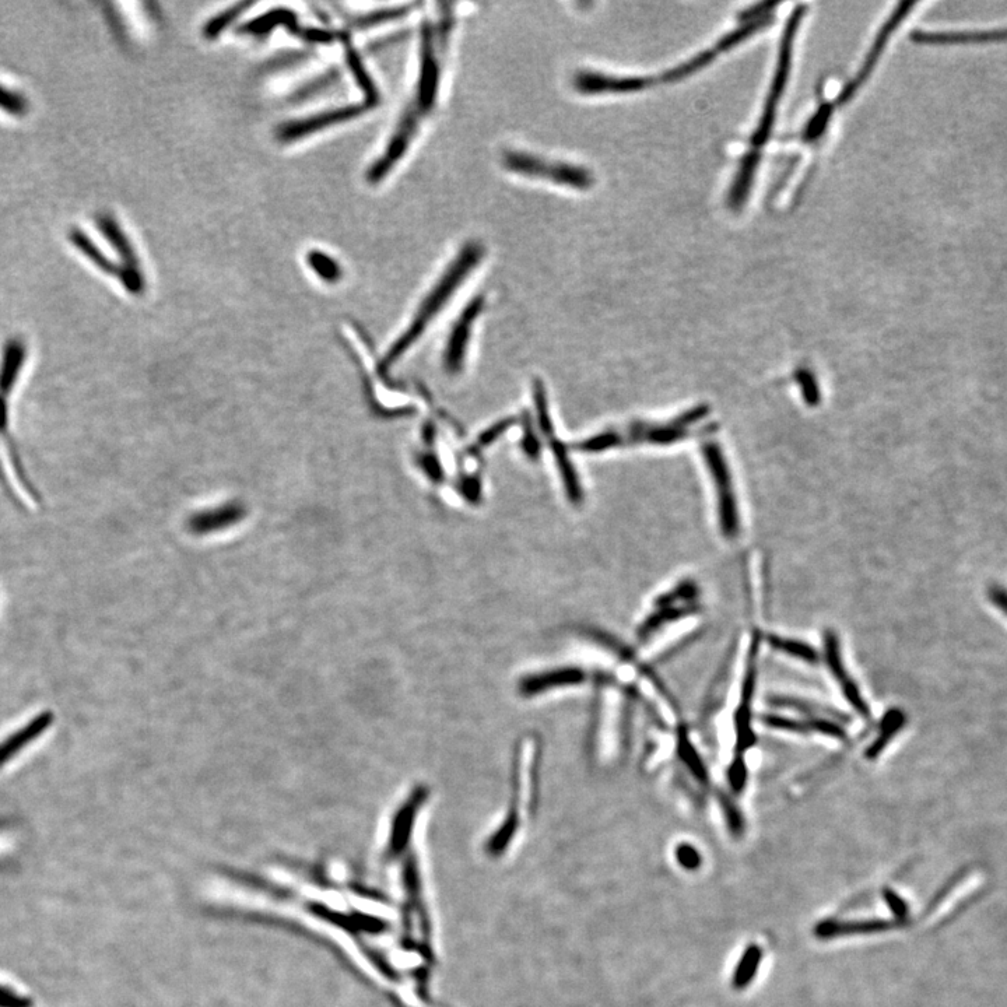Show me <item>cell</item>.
<instances>
[{
    "label": "cell",
    "mask_w": 1007,
    "mask_h": 1007,
    "mask_svg": "<svg viewBox=\"0 0 1007 1007\" xmlns=\"http://www.w3.org/2000/svg\"><path fill=\"white\" fill-rule=\"evenodd\" d=\"M452 27L454 14L451 10L441 13L438 19L424 21L420 35V65L416 86L387 149L368 171L367 178L371 184L381 181L394 170L412 145L423 122L433 112L440 91L442 62Z\"/></svg>",
    "instance_id": "1"
},
{
    "label": "cell",
    "mask_w": 1007,
    "mask_h": 1007,
    "mask_svg": "<svg viewBox=\"0 0 1007 1007\" xmlns=\"http://www.w3.org/2000/svg\"><path fill=\"white\" fill-rule=\"evenodd\" d=\"M803 16H805V9L801 7V9L795 10V13L789 17L784 35H782L777 68H775L774 79L771 82L770 90H768L766 103H764L763 114H761L756 131L753 132L749 149L743 154V159L740 160L738 171H736L731 188H729L728 205L732 210L742 209L749 199L750 192H752L761 156H763L768 139L773 133L778 108H780L782 97L787 89L795 41L799 28H801Z\"/></svg>",
    "instance_id": "2"
},
{
    "label": "cell",
    "mask_w": 1007,
    "mask_h": 1007,
    "mask_svg": "<svg viewBox=\"0 0 1007 1007\" xmlns=\"http://www.w3.org/2000/svg\"><path fill=\"white\" fill-rule=\"evenodd\" d=\"M482 256L483 248L479 244H476V242H470V244L465 245V248L459 252V255L451 263L447 272L442 275L440 282L435 284L434 289L428 293L426 300L420 305L419 310L416 312V317H414L407 331L403 333L401 338L396 340L395 345L391 347L385 359L382 360V371H388V368L394 366L396 361L401 359L402 354H405L410 349V346L417 342V339L423 335V332L426 331L428 324L433 321L435 315L442 310V307L447 304V301L455 293V290L461 286L466 276L476 268Z\"/></svg>",
    "instance_id": "3"
},
{
    "label": "cell",
    "mask_w": 1007,
    "mask_h": 1007,
    "mask_svg": "<svg viewBox=\"0 0 1007 1007\" xmlns=\"http://www.w3.org/2000/svg\"><path fill=\"white\" fill-rule=\"evenodd\" d=\"M777 5L774 3H766V5H757L752 7V9L747 10L743 14V23L736 27L731 33L724 35V37L719 38L717 44L712 45L711 48L705 49L694 58L689 59V61L682 63V65L676 66V68L668 70V72L663 73L659 79L666 83H675L679 80L686 79L694 73L700 72L705 66L710 65L718 58L719 55L725 54V52L731 51V49L738 47L747 38L752 37L757 31L763 30L770 24L771 19H773L774 9Z\"/></svg>",
    "instance_id": "4"
},
{
    "label": "cell",
    "mask_w": 1007,
    "mask_h": 1007,
    "mask_svg": "<svg viewBox=\"0 0 1007 1007\" xmlns=\"http://www.w3.org/2000/svg\"><path fill=\"white\" fill-rule=\"evenodd\" d=\"M505 170L522 175V177L538 178L552 184L580 189L585 191L594 185V175L585 167L566 161L547 160L528 152L511 150L503 156Z\"/></svg>",
    "instance_id": "5"
},
{
    "label": "cell",
    "mask_w": 1007,
    "mask_h": 1007,
    "mask_svg": "<svg viewBox=\"0 0 1007 1007\" xmlns=\"http://www.w3.org/2000/svg\"><path fill=\"white\" fill-rule=\"evenodd\" d=\"M27 357V345L21 338L7 340L0 353V440L2 441H5L9 434L10 399L19 384Z\"/></svg>",
    "instance_id": "6"
},
{
    "label": "cell",
    "mask_w": 1007,
    "mask_h": 1007,
    "mask_svg": "<svg viewBox=\"0 0 1007 1007\" xmlns=\"http://www.w3.org/2000/svg\"><path fill=\"white\" fill-rule=\"evenodd\" d=\"M652 77L613 76L601 72H580L575 76L574 87L585 96L599 94H630L651 87Z\"/></svg>",
    "instance_id": "7"
},
{
    "label": "cell",
    "mask_w": 1007,
    "mask_h": 1007,
    "mask_svg": "<svg viewBox=\"0 0 1007 1007\" xmlns=\"http://www.w3.org/2000/svg\"><path fill=\"white\" fill-rule=\"evenodd\" d=\"M244 514L245 508L241 504L228 503L214 510L198 512L189 519L188 526L195 535H206L237 524L244 518Z\"/></svg>",
    "instance_id": "8"
},
{
    "label": "cell",
    "mask_w": 1007,
    "mask_h": 1007,
    "mask_svg": "<svg viewBox=\"0 0 1007 1007\" xmlns=\"http://www.w3.org/2000/svg\"><path fill=\"white\" fill-rule=\"evenodd\" d=\"M911 40L919 44L949 45V44H980V42H994L1007 40V28L999 30L981 31H952V33H928V31H914Z\"/></svg>",
    "instance_id": "9"
},
{
    "label": "cell",
    "mask_w": 1007,
    "mask_h": 1007,
    "mask_svg": "<svg viewBox=\"0 0 1007 1007\" xmlns=\"http://www.w3.org/2000/svg\"><path fill=\"white\" fill-rule=\"evenodd\" d=\"M368 107L370 105H349V107L340 108V110L325 112L317 117L305 119L297 124L284 126L280 132V138L283 140L301 138V136L318 131V129L357 117V115L363 114V111H366Z\"/></svg>",
    "instance_id": "10"
},
{
    "label": "cell",
    "mask_w": 1007,
    "mask_h": 1007,
    "mask_svg": "<svg viewBox=\"0 0 1007 1007\" xmlns=\"http://www.w3.org/2000/svg\"><path fill=\"white\" fill-rule=\"evenodd\" d=\"M826 649H827V661L830 665L831 670H833L835 679L838 680V684H841L842 693H844L845 698L852 704L863 718H869L870 711L868 704L859 694L858 687L855 686L854 680L849 679L847 675V670L844 668V663H842L840 651H838L837 640L833 634H827L826 637Z\"/></svg>",
    "instance_id": "11"
},
{
    "label": "cell",
    "mask_w": 1007,
    "mask_h": 1007,
    "mask_svg": "<svg viewBox=\"0 0 1007 1007\" xmlns=\"http://www.w3.org/2000/svg\"><path fill=\"white\" fill-rule=\"evenodd\" d=\"M754 677H756V669H754V659L750 663V668L747 670L745 686H743V696L742 701L736 712V736H738V752H745L750 746L756 742L754 738V733L752 731V698L754 690Z\"/></svg>",
    "instance_id": "12"
},
{
    "label": "cell",
    "mask_w": 1007,
    "mask_h": 1007,
    "mask_svg": "<svg viewBox=\"0 0 1007 1007\" xmlns=\"http://www.w3.org/2000/svg\"><path fill=\"white\" fill-rule=\"evenodd\" d=\"M483 301L476 300L466 308L463 312L461 321L456 325L454 333H452L451 342H449L447 356H445V361H447V367L449 371H458L461 367L462 354L465 352L466 342H468L470 328H472L473 321L479 314L480 308H482Z\"/></svg>",
    "instance_id": "13"
},
{
    "label": "cell",
    "mask_w": 1007,
    "mask_h": 1007,
    "mask_svg": "<svg viewBox=\"0 0 1007 1007\" xmlns=\"http://www.w3.org/2000/svg\"><path fill=\"white\" fill-rule=\"evenodd\" d=\"M768 641H770L771 647H774L777 651L794 656V658L801 659L803 662H817V652L810 645L805 644V642L788 640V638L777 637V635H771V637H768Z\"/></svg>",
    "instance_id": "14"
},
{
    "label": "cell",
    "mask_w": 1007,
    "mask_h": 1007,
    "mask_svg": "<svg viewBox=\"0 0 1007 1007\" xmlns=\"http://www.w3.org/2000/svg\"><path fill=\"white\" fill-rule=\"evenodd\" d=\"M884 724H886V726L883 725L882 735L879 736V739H877L869 749L870 757H875L877 754L882 752L883 747L890 742L891 736H893L894 733H897L898 729L904 725V715L901 714V712L893 711L891 714L887 715Z\"/></svg>",
    "instance_id": "15"
},
{
    "label": "cell",
    "mask_w": 1007,
    "mask_h": 1007,
    "mask_svg": "<svg viewBox=\"0 0 1007 1007\" xmlns=\"http://www.w3.org/2000/svg\"><path fill=\"white\" fill-rule=\"evenodd\" d=\"M679 754L684 763H686V766L690 768L691 774L696 775L701 782H707V771H705L696 749H693V746H691V743L683 733L679 738Z\"/></svg>",
    "instance_id": "16"
},
{
    "label": "cell",
    "mask_w": 1007,
    "mask_h": 1007,
    "mask_svg": "<svg viewBox=\"0 0 1007 1007\" xmlns=\"http://www.w3.org/2000/svg\"><path fill=\"white\" fill-rule=\"evenodd\" d=\"M308 262L312 266V269L318 273L322 279L326 282H338L340 277V268L338 263L332 261L328 255L321 254V252H311L308 255Z\"/></svg>",
    "instance_id": "17"
},
{
    "label": "cell",
    "mask_w": 1007,
    "mask_h": 1007,
    "mask_svg": "<svg viewBox=\"0 0 1007 1007\" xmlns=\"http://www.w3.org/2000/svg\"><path fill=\"white\" fill-rule=\"evenodd\" d=\"M33 999L0 984V1007H33Z\"/></svg>",
    "instance_id": "18"
},
{
    "label": "cell",
    "mask_w": 1007,
    "mask_h": 1007,
    "mask_svg": "<svg viewBox=\"0 0 1007 1007\" xmlns=\"http://www.w3.org/2000/svg\"><path fill=\"white\" fill-rule=\"evenodd\" d=\"M988 598L992 605L1007 617V589L1001 585H992L988 591Z\"/></svg>",
    "instance_id": "19"
},
{
    "label": "cell",
    "mask_w": 1007,
    "mask_h": 1007,
    "mask_svg": "<svg viewBox=\"0 0 1007 1007\" xmlns=\"http://www.w3.org/2000/svg\"><path fill=\"white\" fill-rule=\"evenodd\" d=\"M679 854L682 855V862L684 863L694 865V863L698 862L696 852L693 849L683 847V849H680Z\"/></svg>",
    "instance_id": "20"
}]
</instances>
